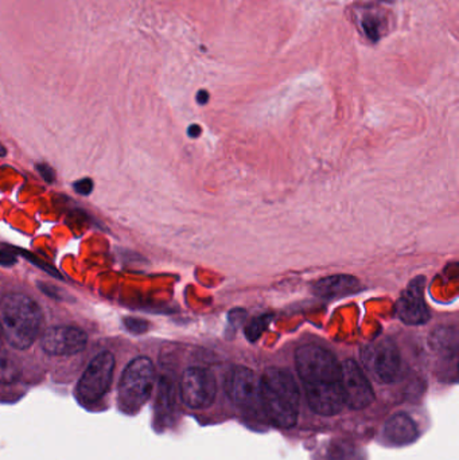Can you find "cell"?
I'll use <instances>...</instances> for the list:
<instances>
[{"label": "cell", "mask_w": 459, "mask_h": 460, "mask_svg": "<svg viewBox=\"0 0 459 460\" xmlns=\"http://www.w3.org/2000/svg\"><path fill=\"white\" fill-rule=\"evenodd\" d=\"M341 383L344 388L345 404L352 410H366L374 402L375 392L360 365L347 359L341 365Z\"/></svg>", "instance_id": "9c48e42d"}, {"label": "cell", "mask_w": 459, "mask_h": 460, "mask_svg": "<svg viewBox=\"0 0 459 460\" xmlns=\"http://www.w3.org/2000/svg\"><path fill=\"white\" fill-rule=\"evenodd\" d=\"M75 190L81 196H89L93 190V182L89 178H84L75 183Z\"/></svg>", "instance_id": "44dd1931"}, {"label": "cell", "mask_w": 459, "mask_h": 460, "mask_svg": "<svg viewBox=\"0 0 459 460\" xmlns=\"http://www.w3.org/2000/svg\"><path fill=\"white\" fill-rule=\"evenodd\" d=\"M304 388L307 402L317 415H339L344 408L345 394L341 381L304 385Z\"/></svg>", "instance_id": "7c38bea8"}, {"label": "cell", "mask_w": 459, "mask_h": 460, "mask_svg": "<svg viewBox=\"0 0 459 460\" xmlns=\"http://www.w3.org/2000/svg\"><path fill=\"white\" fill-rule=\"evenodd\" d=\"M40 172V175H42L43 178H45L48 182H53L54 180V172L53 170L50 169V167L48 166V164H40V167H38Z\"/></svg>", "instance_id": "603a6c76"}, {"label": "cell", "mask_w": 459, "mask_h": 460, "mask_svg": "<svg viewBox=\"0 0 459 460\" xmlns=\"http://www.w3.org/2000/svg\"><path fill=\"white\" fill-rule=\"evenodd\" d=\"M296 365L304 385L341 381V364L321 346H301L296 353Z\"/></svg>", "instance_id": "277c9868"}, {"label": "cell", "mask_w": 459, "mask_h": 460, "mask_svg": "<svg viewBox=\"0 0 459 460\" xmlns=\"http://www.w3.org/2000/svg\"><path fill=\"white\" fill-rule=\"evenodd\" d=\"M384 437L391 445H411L418 438V426L407 413H396L385 423Z\"/></svg>", "instance_id": "5bb4252c"}, {"label": "cell", "mask_w": 459, "mask_h": 460, "mask_svg": "<svg viewBox=\"0 0 459 460\" xmlns=\"http://www.w3.org/2000/svg\"><path fill=\"white\" fill-rule=\"evenodd\" d=\"M207 100H209V93H207V91H199V93H197V102H199V104H207Z\"/></svg>", "instance_id": "cb8c5ba5"}, {"label": "cell", "mask_w": 459, "mask_h": 460, "mask_svg": "<svg viewBox=\"0 0 459 460\" xmlns=\"http://www.w3.org/2000/svg\"><path fill=\"white\" fill-rule=\"evenodd\" d=\"M5 153H7V151H5V148L3 147L2 143H0V156H4Z\"/></svg>", "instance_id": "d4e9b609"}, {"label": "cell", "mask_w": 459, "mask_h": 460, "mask_svg": "<svg viewBox=\"0 0 459 460\" xmlns=\"http://www.w3.org/2000/svg\"><path fill=\"white\" fill-rule=\"evenodd\" d=\"M2 329L5 341L18 350L29 349L42 330L43 314L38 303L19 292L2 299Z\"/></svg>", "instance_id": "7a4b0ae2"}, {"label": "cell", "mask_w": 459, "mask_h": 460, "mask_svg": "<svg viewBox=\"0 0 459 460\" xmlns=\"http://www.w3.org/2000/svg\"><path fill=\"white\" fill-rule=\"evenodd\" d=\"M180 394L183 404L191 410L209 408L217 396L215 376L205 367H189L181 377Z\"/></svg>", "instance_id": "8992f818"}, {"label": "cell", "mask_w": 459, "mask_h": 460, "mask_svg": "<svg viewBox=\"0 0 459 460\" xmlns=\"http://www.w3.org/2000/svg\"><path fill=\"white\" fill-rule=\"evenodd\" d=\"M259 394L264 415L278 429H293L298 421V384L290 372L269 367L259 381Z\"/></svg>", "instance_id": "6da1fadb"}, {"label": "cell", "mask_w": 459, "mask_h": 460, "mask_svg": "<svg viewBox=\"0 0 459 460\" xmlns=\"http://www.w3.org/2000/svg\"><path fill=\"white\" fill-rule=\"evenodd\" d=\"M21 375L19 364L15 357L11 356L8 351H0V383H15Z\"/></svg>", "instance_id": "e0dca14e"}, {"label": "cell", "mask_w": 459, "mask_h": 460, "mask_svg": "<svg viewBox=\"0 0 459 460\" xmlns=\"http://www.w3.org/2000/svg\"><path fill=\"white\" fill-rule=\"evenodd\" d=\"M366 367L380 383L393 384L402 372V356L398 346L390 338H383L366 349L364 353Z\"/></svg>", "instance_id": "52a82bcc"}, {"label": "cell", "mask_w": 459, "mask_h": 460, "mask_svg": "<svg viewBox=\"0 0 459 460\" xmlns=\"http://www.w3.org/2000/svg\"><path fill=\"white\" fill-rule=\"evenodd\" d=\"M2 335H3L2 321H0V338H2Z\"/></svg>", "instance_id": "484cf974"}, {"label": "cell", "mask_w": 459, "mask_h": 460, "mask_svg": "<svg viewBox=\"0 0 459 460\" xmlns=\"http://www.w3.org/2000/svg\"><path fill=\"white\" fill-rule=\"evenodd\" d=\"M426 280L423 276L414 279L395 305V314L403 323L420 326L430 321V310L425 299Z\"/></svg>", "instance_id": "8fae6325"}, {"label": "cell", "mask_w": 459, "mask_h": 460, "mask_svg": "<svg viewBox=\"0 0 459 460\" xmlns=\"http://www.w3.org/2000/svg\"><path fill=\"white\" fill-rule=\"evenodd\" d=\"M124 324H126L127 330L134 334H143L148 330L147 322L142 321V319L128 318L124 321Z\"/></svg>", "instance_id": "ffe728a7"}, {"label": "cell", "mask_w": 459, "mask_h": 460, "mask_svg": "<svg viewBox=\"0 0 459 460\" xmlns=\"http://www.w3.org/2000/svg\"><path fill=\"white\" fill-rule=\"evenodd\" d=\"M154 383L155 367L148 357L129 362L119 385V408L126 413H137L150 399Z\"/></svg>", "instance_id": "3957f363"}, {"label": "cell", "mask_w": 459, "mask_h": 460, "mask_svg": "<svg viewBox=\"0 0 459 460\" xmlns=\"http://www.w3.org/2000/svg\"><path fill=\"white\" fill-rule=\"evenodd\" d=\"M361 26H363L366 37L374 40V42H376V40L382 38L383 32H384V16L377 13V11H366V13L361 15Z\"/></svg>", "instance_id": "2e32d148"}, {"label": "cell", "mask_w": 459, "mask_h": 460, "mask_svg": "<svg viewBox=\"0 0 459 460\" xmlns=\"http://www.w3.org/2000/svg\"><path fill=\"white\" fill-rule=\"evenodd\" d=\"M358 289H360V281L350 275L328 276V278L321 279L313 287L315 296L326 300L349 296Z\"/></svg>", "instance_id": "4fadbf2b"}, {"label": "cell", "mask_w": 459, "mask_h": 460, "mask_svg": "<svg viewBox=\"0 0 459 460\" xmlns=\"http://www.w3.org/2000/svg\"><path fill=\"white\" fill-rule=\"evenodd\" d=\"M115 372V357L110 351H102L92 359L75 388V396L83 405L99 402L112 383Z\"/></svg>", "instance_id": "5b68a950"}, {"label": "cell", "mask_w": 459, "mask_h": 460, "mask_svg": "<svg viewBox=\"0 0 459 460\" xmlns=\"http://www.w3.org/2000/svg\"><path fill=\"white\" fill-rule=\"evenodd\" d=\"M269 321H271V316L269 315H261L259 316V318L253 319V321L248 324L245 334H247V337L250 338L251 341L258 340L261 332L269 326Z\"/></svg>", "instance_id": "d6986e66"}, {"label": "cell", "mask_w": 459, "mask_h": 460, "mask_svg": "<svg viewBox=\"0 0 459 460\" xmlns=\"http://www.w3.org/2000/svg\"><path fill=\"white\" fill-rule=\"evenodd\" d=\"M433 346L438 353L455 354L458 350V332L455 327H442L433 335Z\"/></svg>", "instance_id": "9a60e30c"}, {"label": "cell", "mask_w": 459, "mask_h": 460, "mask_svg": "<svg viewBox=\"0 0 459 460\" xmlns=\"http://www.w3.org/2000/svg\"><path fill=\"white\" fill-rule=\"evenodd\" d=\"M331 460H361L360 453L347 443H340L336 447L331 448Z\"/></svg>", "instance_id": "ac0fdd59"}, {"label": "cell", "mask_w": 459, "mask_h": 460, "mask_svg": "<svg viewBox=\"0 0 459 460\" xmlns=\"http://www.w3.org/2000/svg\"><path fill=\"white\" fill-rule=\"evenodd\" d=\"M16 262L15 254L11 251H7V249L0 248V265H4V267H10V265H13Z\"/></svg>", "instance_id": "7402d4cb"}, {"label": "cell", "mask_w": 459, "mask_h": 460, "mask_svg": "<svg viewBox=\"0 0 459 460\" xmlns=\"http://www.w3.org/2000/svg\"><path fill=\"white\" fill-rule=\"evenodd\" d=\"M225 388L232 402L247 412L260 410L259 381L252 370L244 367H234L226 376Z\"/></svg>", "instance_id": "ba28073f"}, {"label": "cell", "mask_w": 459, "mask_h": 460, "mask_svg": "<svg viewBox=\"0 0 459 460\" xmlns=\"http://www.w3.org/2000/svg\"><path fill=\"white\" fill-rule=\"evenodd\" d=\"M88 335L75 326H54L46 330L40 346L49 356H75L86 348Z\"/></svg>", "instance_id": "30bf717a"}]
</instances>
